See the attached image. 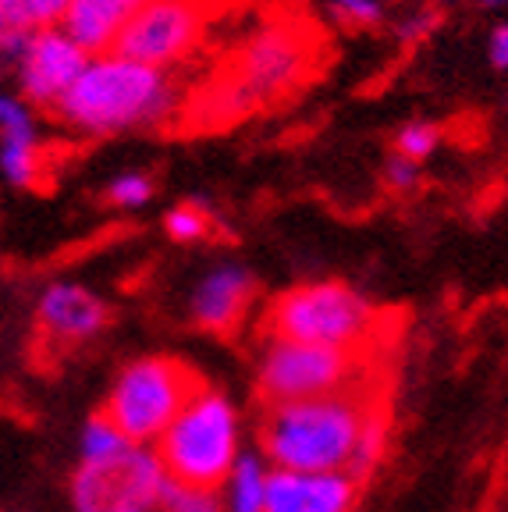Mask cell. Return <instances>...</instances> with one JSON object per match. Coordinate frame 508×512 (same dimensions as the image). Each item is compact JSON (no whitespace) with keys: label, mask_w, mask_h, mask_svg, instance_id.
I'll list each match as a JSON object with an SVG mask.
<instances>
[{"label":"cell","mask_w":508,"mask_h":512,"mask_svg":"<svg viewBox=\"0 0 508 512\" xmlns=\"http://www.w3.org/2000/svg\"><path fill=\"white\" fill-rule=\"evenodd\" d=\"M317 68V32L310 22L274 18L242 43L217 68L207 89L196 96V125H239L267 107L281 104L313 79Z\"/></svg>","instance_id":"obj_1"},{"label":"cell","mask_w":508,"mask_h":512,"mask_svg":"<svg viewBox=\"0 0 508 512\" xmlns=\"http://www.w3.org/2000/svg\"><path fill=\"white\" fill-rule=\"evenodd\" d=\"M178 96L164 72L125 57H93L72 89L54 104L61 125L86 136H114L128 128H157L171 121Z\"/></svg>","instance_id":"obj_2"},{"label":"cell","mask_w":508,"mask_h":512,"mask_svg":"<svg viewBox=\"0 0 508 512\" xmlns=\"http://www.w3.org/2000/svg\"><path fill=\"white\" fill-rule=\"evenodd\" d=\"M370 402L359 392L270 406L260 427L263 456L288 473H345Z\"/></svg>","instance_id":"obj_3"},{"label":"cell","mask_w":508,"mask_h":512,"mask_svg":"<svg viewBox=\"0 0 508 512\" xmlns=\"http://www.w3.org/2000/svg\"><path fill=\"white\" fill-rule=\"evenodd\" d=\"M157 456L167 477L185 488L221 491L242 456V420L235 402L203 384L157 441Z\"/></svg>","instance_id":"obj_4"},{"label":"cell","mask_w":508,"mask_h":512,"mask_svg":"<svg viewBox=\"0 0 508 512\" xmlns=\"http://www.w3.org/2000/svg\"><path fill=\"white\" fill-rule=\"evenodd\" d=\"M377 328V306L345 281H313L281 292L263 313L267 338L359 352Z\"/></svg>","instance_id":"obj_5"},{"label":"cell","mask_w":508,"mask_h":512,"mask_svg":"<svg viewBox=\"0 0 508 512\" xmlns=\"http://www.w3.org/2000/svg\"><path fill=\"white\" fill-rule=\"evenodd\" d=\"M203 388V377L171 356L132 360L118 377L100 413L125 434L132 445H157L175 416Z\"/></svg>","instance_id":"obj_6"},{"label":"cell","mask_w":508,"mask_h":512,"mask_svg":"<svg viewBox=\"0 0 508 512\" xmlns=\"http://www.w3.org/2000/svg\"><path fill=\"white\" fill-rule=\"evenodd\" d=\"M359 367H363L359 352L267 338V345L260 352L256 384H260V395L270 406H285V402H306L349 392Z\"/></svg>","instance_id":"obj_7"},{"label":"cell","mask_w":508,"mask_h":512,"mask_svg":"<svg viewBox=\"0 0 508 512\" xmlns=\"http://www.w3.org/2000/svg\"><path fill=\"white\" fill-rule=\"evenodd\" d=\"M207 29V0H146L107 54L167 72L192 54Z\"/></svg>","instance_id":"obj_8"},{"label":"cell","mask_w":508,"mask_h":512,"mask_svg":"<svg viewBox=\"0 0 508 512\" xmlns=\"http://www.w3.org/2000/svg\"><path fill=\"white\" fill-rule=\"evenodd\" d=\"M167 477L157 448L132 445L104 463H79L72 477L75 512H128Z\"/></svg>","instance_id":"obj_9"},{"label":"cell","mask_w":508,"mask_h":512,"mask_svg":"<svg viewBox=\"0 0 508 512\" xmlns=\"http://www.w3.org/2000/svg\"><path fill=\"white\" fill-rule=\"evenodd\" d=\"M89 61L93 57L64 29L36 32L29 40V50H25V61L18 64V89L32 107L50 114L57 100L72 89V82L86 72Z\"/></svg>","instance_id":"obj_10"},{"label":"cell","mask_w":508,"mask_h":512,"mask_svg":"<svg viewBox=\"0 0 508 512\" xmlns=\"http://www.w3.org/2000/svg\"><path fill=\"white\" fill-rule=\"evenodd\" d=\"M36 324L47 342L68 349V345L93 342L96 335H104L111 324V306L107 299L96 296L93 288L54 281L43 288L40 303H36Z\"/></svg>","instance_id":"obj_11"},{"label":"cell","mask_w":508,"mask_h":512,"mask_svg":"<svg viewBox=\"0 0 508 512\" xmlns=\"http://www.w3.org/2000/svg\"><path fill=\"white\" fill-rule=\"evenodd\" d=\"M256 296V274L242 264H221L196 281L189 296V317L203 331L231 335L246 320Z\"/></svg>","instance_id":"obj_12"},{"label":"cell","mask_w":508,"mask_h":512,"mask_svg":"<svg viewBox=\"0 0 508 512\" xmlns=\"http://www.w3.org/2000/svg\"><path fill=\"white\" fill-rule=\"evenodd\" d=\"M359 484L349 473L270 470L263 512H352Z\"/></svg>","instance_id":"obj_13"},{"label":"cell","mask_w":508,"mask_h":512,"mask_svg":"<svg viewBox=\"0 0 508 512\" xmlns=\"http://www.w3.org/2000/svg\"><path fill=\"white\" fill-rule=\"evenodd\" d=\"M143 8L146 0H72L61 25L86 54H107L118 32Z\"/></svg>","instance_id":"obj_14"},{"label":"cell","mask_w":508,"mask_h":512,"mask_svg":"<svg viewBox=\"0 0 508 512\" xmlns=\"http://www.w3.org/2000/svg\"><path fill=\"white\" fill-rule=\"evenodd\" d=\"M270 470L260 452H242L221 488L224 512H263L267 509Z\"/></svg>","instance_id":"obj_15"},{"label":"cell","mask_w":508,"mask_h":512,"mask_svg":"<svg viewBox=\"0 0 508 512\" xmlns=\"http://www.w3.org/2000/svg\"><path fill=\"white\" fill-rule=\"evenodd\" d=\"M72 0H0V40L36 36L64 22Z\"/></svg>","instance_id":"obj_16"},{"label":"cell","mask_w":508,"mask_h":512,"mask_svg":"<svg viewBox=\"0 0 508 512\" xmlns=\"http://www.w3.org/2000/svg\"><path fill=\"white\" fill-rule=\"evenodd\" d=\"M128 512H224L221 491L185 488L178 480L164 477L146 498L132 505Z\"/></svg>","instance_id":"obj_17"},{"label":"cell","mask_w":508,"mask_h":512,"mask_svg":"<svg viewBox=\"0 0 508 512\" xmlns=\"http://www.w3.org/2000/svg\"><path fill=\"white\" fill-rule=\"evenodd\" d=\"M214 210H210L207 200H199V196H192V200L178 203V207H171L164 214V232L171 242H178V246H192V242H203L210 239V232H214Z\"/></svg>","instance_id":"obj_18"},{"label":"cell","mask_w":508,"mask_h":512,"mask_svg":"<svg viewBox=\"0 0 508 512\" xmlns=\"http://www.w3.org/2000/svg\"><path fill=\"white\" fill-rule=\"evenodd\" d=\"M0 175L15 189H32L40 175V143L36 136H11L0 139Z\"/></svg>","instance_id":"obj_19"},{"label":"cell","mask_w":508,"mask_h":512,"mask_svg":"<svg viewBox=\"0 0 508 512\" xmlns=\"http://www.w3.org/2000/svg\"><path fill=\"white\" fill-rule=\"evenodd\" d=\"M384 448H388V420L370 409L363 431H359L356 452H352V459H349V470H345V473H349L356 484H359V480H366L370 473L377 470V463L384 459Z\"/></svg>","instance_id":"obj_20"},{"label":"cell","mask_w":508,"mask_h":512,"mask_svg":"<svg viewBox=\"0 0 508 512\" xmlns=\"http://www.w3.org/2000/svg\"><path fill=\"white\" fill-rule=\"evenodd\" d=\"M79 448H82V463H104V459H114V456H121L125 448H132V441H128L104 413H93L86 420V427H82Z\"/></svg>","instance_id":"obj_21"},{"label":"cell","mask_w":508,"mask_h":512,"mask_svg":"<svg viewBox=\"0 0 508 512\" xmlns=\"http://www.w3.org/2000/svg\"><path fill=\"white\" fill-rule=\"evenodd\" d=\"M398 157L413 160V164H423L427 157H434V150L441 146V128L434 121H405L402 128L391 139Z\"/></svg>","instance_id":"obj_22"},{"label":"cell","mask_w":508,"mask_h":512,"mask_svg":"<svg viewBox=\"0 0 508 512\" xmlns=\"http://www.w3.org/2000/svg\"><path fill=\"white\" fill-rule=\"evenodd\" d=\"M157 196V182L143 171H125V175L111 178L104 189V200L118 210H139Z\"/></svg>","instance_id":"obj_23"},{"label":"cell","mask_w":508,"mask_h":512,"mask_svg":"<svg viewBox=\"0 0 508 512\" xmlns=\"http://www.w3.org/2000/svg\"><path fill=\"white\" fill-rule=\"evenodd\" d=\"M327 11L334 25H345V29H377L388 18L384 0H327Z\"/></svg>","instance_id":"obj_24"},{"label":"cell","mask_w":508,"mask_h":512,"mask_svg":"<svg viewBox=\"0 0 508 512\" xmlns=\"http://www.w3.org/2000/svg\"><path fill=\"white\" fill-rule=\"evenodd\" d=\"M445 22V15H441V8H420L416 15H409L405 22H398V29H395V36H398V43H405V47H416V43H423L430 36V32L437 29V25Z\"/></svg>","instance_id":"obj_25"},{"label":"cell","mask_w":508,"mask_h":512,"mask_svg":"<svg viewBox=\"0 0 508 512\" xmlns=\"http://www.w3.org/2000/svg\"><path fill=\"white\" fill-rule=\"evenodd\" d=\"M11 136H36V125H32V114L22 100L0 93V139Z\"/></svg>","instance_id":"obj_26"},{"label":"cell","mask_w":508,"mask_h":512,"mask_svg":"<svg viewBox=\"0 0 508 512\" xmlns=\"http://www.w3.org/2000/svg\"><path fill=\"white\" fill-rule=\"evenodd\" d=\"M384 182H388V189L398 192V196H402V192H413L416 185H420V164L391 153V157L384 160Z\"/></svg>","instance_id":"obj_27"},{"label":"cell","mask_w":508,"mask_h":512,"mask_svg":"<svg viewBox=\"0 0 508 512\" xmlns=\"http://www.w3.org/2000/svg\"><path fill=\"white\" fill-rule=\"evenodd\" d=\"M487 61L498 72H508V22H498L487 36Z\"/></svg>","instance_id":"obj_28"},{"label":"cell","mask_w":508,"mask_h":512,"mask_svg":"<svg viewBox=\"0 0 508 512\" xmlns=\"http://www.w3.org/2000/svg\"><path fill=\"white\" fill-rule=\"evenodd\" d=\"M480 4H484V8H505L508 0H480Z\"/></svg>","instance_id":"obj_29"},{"label":"cell","mask_w":508,"mask_h":512,"mask_svg":"<svg viewBox=\"0 0 508 512\" xmlns=\"http://www.w3.org/2000/svg\"><path fill=\"white\" fill-rule=\"evenodd\" d=\"M441 4H455V0H434V8H441Z\"/></svg>","instance_id":"obj_30"}]
</instances>
